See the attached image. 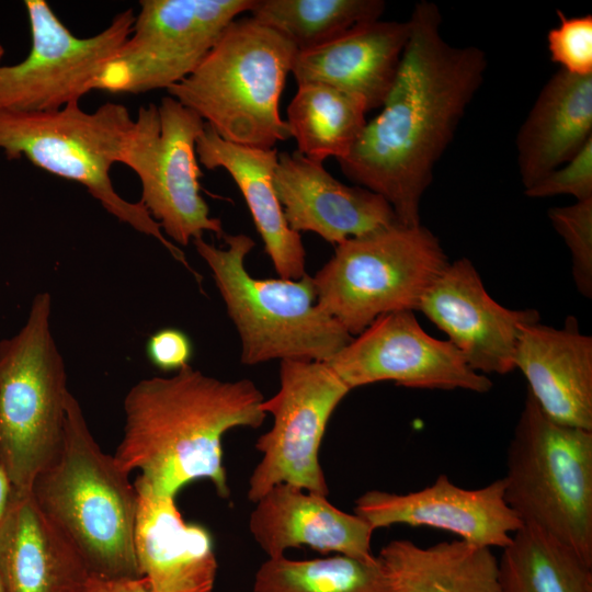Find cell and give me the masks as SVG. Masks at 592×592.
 <instances>
[{
	"label": "cell",
	"mask_w": 592,
	"mask_h": 592,
	"mask_svg": "<svg viewBox=\"0 0 592 592\" xmlns=\"http://www.w3.org/2000/svg\"><path fill=\"white\" fill-rule=\"evenodd\" d=\"M408 22V42L382 111L338 163L351 182L386 200L400 225L418 226L434 167L482 84L487 57L479 47L444 39L433 2H418Z\"/></svg>",
	"instance_id": "obj_1"
},
{
	"label": "cell",
	"mask_w": 592,
	"mask_h": 592,
	"mask_svg": "<svg viewBox=\"0 0 592 592\" xmlns=\"http://www.w3.org/2000/svg\"><path fill=\"white\" fill-rule=\"evenodd\" d=\"M262 392L249 379L220 380L190 364L170 377L144 378L124 401L119 467L153 492L175 497L197 479L230 497L221 439L235 428L258 429L266 418Z\"/></svg>",
	"instance_id": "obj_2"
},
{
	"label": "cell",
	"mask_w": 592,
	"mask_h": 592,
	"mask_svg": "<svg viewBox=\"0 0 592 592\" xmlns=\"http://www.w3.org/2000/svg\"><path fill=\"white\" fill-rule=\"evenodd\" d=\"M31 494L91 573L141 577L135 550L137 489L114 455L98 444L72 394L61 447L34 479Z\"/></svg>",
	"instance_id": "obj_3"
},
{
	"label": "cell",
	"mask_w": 592,
	"mask_h": 592,
	"mask_svg": "<svg viewBox=\"0 0 592 592\" xmlns=\"http://www.w3.org/2000/svg\"><path fill=\"white\" fill-rule=\"evenodd\" d=\"M297 53L252 18L236 19L201 64L166 91L223 139L271 149L292 137L280 101Z\"/></svg>",
	"instance_id": "obj_4"
},
{
	"label": "cell",
	"mask_w": 592,
	"mask_h": 592,
	"mask_svg": "<svg viewBox=\"0 0 592 592\" xmlns=\"http://www.w3.org/2000/svg\"><path fill=\"white\" fill-rule=\"evenodd\" d=\"M133 128L129 110L114 102L93 112L79 103L45 112L0 109V150L8 160L24 157L46 172L83 185L109 214L155 238L200 280L141 203L125 200L112 183L111 169L122 163Z\"/></svg>",
	"instance_id": "obj_5"
},
{
	"label": "cell",
	"mask_w": 592,
	"mask_h": 592,
	"mask_svg": "<svg viewBox=\"0 0 592 592\" xmlns=\"http://www.w3.org/2000/svg\"><path fill=\"white\" fill-rule=\"evenodd\" d=\"M225 248L203 237L192 242L212 271L241 343L240 360L257 365L272 360L328 362L352 335L318 304L312 276L257 278L246 258L255 242L246 234L223 236Z\"/></svg>",
	"instance_id": "obj_6"
},
{
	"label": "cell",
	"mask_w": 592,
	"mask_h": 592,
	"mask_svg": "<svg viewBox=\"0 0 592 592\" xmlns=\"http://www.w3.org/2000/svg\"><path fill=\"white\" fill-rule=\"evenodd\" d=\"M504 500L592 565V431L550 420L527 391L506 454Z\"/></svg>",
	"instance_id": "obj_7"
},
{
	"label": "cell",
	"mask_w": 592,
	"mask_h": 592,
	"mask_svg": "<svg viewBox=\"0 0 592 592\" xmlns=\"http://www.w3.org/2000/svg\"><path fill=\"white\" fill-rule=\"evenodd\" d=\"M52 308V295L37 293L24 325L0 340V467L18 492H31L64 439L71 392Z\"/></svg>",
	"instance_id": "obj_8"
},
{
	"label": "cell",
	"mask_w": 592,
	"mask_h": 592,
	"mask_svg": "<svg viewBox=\"0 0 592 592\" xmlns=\"http://www.w3.org/2000/svg\"><path fill=\"white\" fill-rule=\"evenodd\" d=\"M448 263L430 229L395 224L337 244L312 280L320 307L354 337L383 315L418 310Z\"/></svg>",
	"instance_id": "obj_9"
},
{
	"label": "cell",
	"mask_w": 592,
	"mask_h": 592,
	"mask_svg": "<svg viewBox=\"0 0 592 592\" xmlns=\"http://www.w3.org/2000/svg\"><path fill=\"white\" fill-rule=\"evenodd\" d=\"M205 125L194 111L163 96L159 105L139 107L122 160L140 181L139 202L175 246H187L206 231L225 235L201 194L195 147Z\"/></svg>",
	"instance_id": "obj_10"
},
{
	"label": "cell",
	"mask_w": 592,
	"mask_h": 592,
	"mask_svg": "<svg viewBox=\"0 0 592 592\" xmlns=\"http://www.w3.org/2000/svg\"><path fill=\"white\" fill-rule=\"evenodd\" d=\"M31 47L15 65L0 66V109L45 112L62 109L92 90L129 37L133 9L117 13L101 32L79 37L48 2L24 1Z\"/></svg>",
	"instance_id": "obj_11"
},
{
	"label": "cell",
	"mask_w": 592,
	"mask_h": 592,
	"mask_svg": "<svg viewBox=\"0 0 592 592\" xmlns=\"http://www.w3.org/2000/svg\"><path fill=\"white\" fill-rule=\"evenodd\" d=\"M350 391L326 362L281 361L280 388L261 405L273 425L255 443L262 457L249 478V501L255 503L280 483L328 497L319 448L333 411Z\"/></svg>",
	"instance_id": "obj_12"
},
{
	"label": "cell",
	"mask_w": 592,
	"mask_h": 592,
	"mask_svg": "<svg viewBox=\"0 0 592 592\" xmlns=\"http://www.w3.org/2000/svg\"><path fill=\"white\" fill-rule=\"evenodd\" d=\"M255 0H141L132 33L95 90L146 93L187 77Z\"/></svg>",
	"instance_id": "obj_13"
},
{
	"label": "cell",
	"mask_w": 592,
	"mask_h": 592,
	"mask_svg": "<svg viewBox=\"0 0 592 592\" xmlns=\"http://www.w3.org/2000/svg\"><path fill=\"white\" fill-rule=\"evenodd\" d=\"M326 363L351 390L379 382L478 394L492 388L448 340L428 334L411 310L378 317Z\"/></svg>",
	"instance_id": "obj_14"
},
{
	"label": "cell",
	"mask_w": 592,
	"mask_h": 592,
	"mask_svg": "<svg viewBox=\"0 0 592 592\" xmlns=\"http://www.w3.org/2000/svg\"><path fill=\"white\" fill-rule=\"evenodd\" d=\"M418 310L483 375L512 372L522 328L540 319L535 309H509L496 301L467 258L448 263L422 296Z\"/></svg>",
	"instance_id": "obj_15"
},
{
	"label": "cell",
	"mask_w": 592,
	"mask_h": 592,
	"mask_svg": "<svg viewBox=\"0 0 592 592\" xmlns=\"http://www.w3.org/2000/svg\"><path fill=\"white\" fill-rule=\"evenodd\" d=\"M354 513L374 531L397 524L429 526L489 548H504L522 527L504 500L502 478L465 489L442 474L431 486L405 494L368 490L355 500Z\"/></svg>",
	"instance_id": "obj_16"
},
{
	"label": "cell",
	"mask_w": 592,
	"mask_h": 592,
	"mask_svg": "<svg viewBox=\"0 0 592 592\" xmlns=\"http://www.w3.org/2000/svg\"><path fill=\"white\" fill-rule=\"evenodd\" d=\"M274 186L292 230L333 244L399 224L380 195L342 183L298 151L278 152Z\"/></svg>",
	"instance_id": "obj_17"
},
{
	"label": "cell",
	"mask_w": 592,
	"mask_h": 592,
	"mask_svg": "<svg viewBox=\"0 0 592 592\" xmlns=\"http://www.w3.org/2000/svg\"><path fill=\"white\" fill-rule=\"evenodd\" d=\"M527 391L553 421L592 431V338L569 316L562 328H522L514 357Z\"/></svg>",
	"instance_id": "obj_18"
},
{
	"label": "cell",
	"mask_w": 592,
	"mask_h": 592,
	"mask_svg": "<svg viewBox=\"0 0 592 592\" xmlns=\"http://www.w3.org/2000/svg\"><path fill=\"white\" fill-rule=\"evenodd\" d=\"M134 485L135 550L150 592H213L218 563L208 530L187 523L175 497L158 494L137 478Z\"/></svg>",
	"instance_id": "obj_19"
},
{
	"label": "cell",
	"mask_w": 592,
	"mask_h": 592,
	"mask_svg": "<svg viewBox=\"0 0 592 592\" xmlns=\"http://www.w3.org/2000/svg\"><path fill=\"white\" fill-rule=\"evenodd\" d=\"M254 504L249 531L267 558L300 546L361 560L376 557L371 525L355 513L338 509L325 496L280 483Z\"/></svg>",
	"instance_id": "obj_20"
},
{
	"label": "cell",
	"mask_w": 592,
	"mask_h": 592,
	"mask_svg": "<svg viewBox=\"0 0 592 592\" xmlns=\"http://www.w3.org/2000/svg\"><path fill=\"white\" fill-rule=\"evenodd\" d=\"M409 22L373 21L338 38L298 52L292 75L298 84L318 82L360 98L367 112L382 107L396 79Z\"/></svg>",
	"instance_id": "obj_21"
},
{
	"label": "cell",
	"mask_w": 592,
	"mask_h": 592,
	"mask_svg": "<svg viewBox=\"0 0 592 592\" xmlns=\"http://www.w3.org/2000/svg\"><path fill=\"white\" fill-rule=\"evenodd\" d=\"M91 571L45 516L31 492H12L0 520V577L5 592H77Z\"/></svg>",
	"instance_id": "obj_22"
},
{
	"label": "cell",
	"mask_w": 592,
	"mask_h": 592,
	"mask_svg": "<svg viewBox=\"0 0 592 592\" xmlns=\"http://www.w3.org/2000/svg\"><path fill=\"white\" fill-rule=\"evenodd\" d=\"M195 148L202 166L208 170L223 168L232 178L278 277L297 280L304 276L306 251L301 237L289 228L275 192L277 150L227 141L207 124Z\"/></svg>",
	"instance_id": "obj_23"
},
{
	"label": "cell",
	"mask_w": 592,
	"mask_h": 592,
	"mask_svg": "<svg viewBox=\"0 0 592 592\" xmlns=\"http://www.w3.org/2000/svg\"><path fill=\"white\" fill-rule=\"evenodd\" d=\"M592 139V75L556 72L538 93L515 140L524 190Z\"/></svg>",
	"instance_id": "obj_24"
},
{
	"label": "cell",
	"mask_w": 592,
	"mask_h": 592,
	"mask_svg": "<svg viewBox=\"0 0 592 592\" xmlns=\"http://www.w3.org/2000/svg\"><path fill=\"white\" fill-rule=\"evenodd\" d=\"M390 592H500L491 548L463 539L421 547L394 539L379 551Z\"/></svg>",
	"instance_id": "obj_25"
},
{
	"label": "cell",
	"mask_w": 592,
	"mask_h": 592,
	"mask_svg": "<svg viewBox=\"0 0 592 592\" xmlns=\"http://www.w3.org/2000/svg\"><path fill=\"white\" fill-rule=\"evenodd\" d=\"M367 109L357 96L334 87L307 82L287 107V125L297 150L307 159L322 163L327 158H344L367 123Z\"/></svg>",
	"instance_id": "obj_26"
},
{
	"label": "cell",
	"mask_w": 592,
	"mask_h": 592,
	"mask_svg": "<svg viewBox=\"0 0 592 592\" xmlns=\"http://www.w3.org/2000/svg\"><path fill=\"white\" fill-rule=\"evenodd\" d=\"M502 549L500 592H592V565L536 528L522 526Z\"/></svg>",
	"instance_id": "obj_27"
},
{
	"label": "cell",
	"mask_w": 592,
	"mask_h": 592,
	"mask_svg": "<svg viewBox=\"0 0 592 592\" xmlns=\"http://www.w3.org/2000/svg\"><path fill=\"white\" fill-rule=\"evenodd\" d=\"M385 8L382 0H255L249 12L304 52L379 20Z\"/></svg>",
	"instance_id": "obj_28"
},
{
	"label": "cell",
	"mask_w": 592,
	"mask_h": 592,
	"mask_svg": "<svg viewBox=\"0 0 592 592\" xmlns=\"http://www.w3.org/2000/svg\"><path fill=\"white\" fill-rule=\"evenodd\" d=\"M252 592H390L386 569L376 556L344 555L295 560L267 558L258 569Z\"/></svg>",
	"instance_id": "obj_29"
},
{
	"label": "cell",
	"mask_w": 592,
	"mask_h": 592,
	"mask_svg": "<svg viewBox=\"0 0 592 592\" xmlns=\"http://www.w3.org/2000/svg\"><path fill=\"white\" fill-rule=\"evenodd\" d=\"M547 216L571 255V273L578 292L592 297V198L557 206Z\"/></svg>",
	"instance_id": "obj_30"
},
{
	"label": "cell",
	"mask_w": 592,
	"mask_h": 592,
	"mask_svg": "<svg viewBox=\"0 0 592 592\" xmlns=\"http://www.w3.org/2000/svg\"><path fill=\"white\" fill-rule=\"evenodd\" d=\"M557 16L559 24L547 34L551 61L571 75H592V15L569 18L558 10Z\"/></svg>",
	"instance_id": "obj_31"
},
{
	"label": "cell",
	"mask_w": 592,
	"mask_h": 592,
	"mask_svg": "<svg viewBox=\"0 0 592 592\" xmlns=\"http://www.w3.org/2000/svg\"><path fill=\"white\" fill-rule=\"evenodd\" d=\"M531 198H546L560 194L572 195L577 201L592 198V139L569 161L525 189Z\"/></svg>",
	"instance_id": "obj_32"
},
{
	"label": "cell",
	"mask_w": 592,
	"mask_h": 592,
	"mask_svg": "<svg viewBox=\"0 0 592 592\" xmlns=\"http://www.w3.org/2000/svg\"><path fill=\"white\" fill-rule=\"evenodd\" d=\"M193 346L185 332L175 328L156 331L147 341L146 354L157 368L163 372L179 371L189 365Z\"/></svg>",
	"instance_id": "obj_33"
},
{
	"label": "cell",
	"mask_w": 592,
	"mask_h": 592,
	"mask_svg": "<svg viewBox=\"0 0 592 592\" xmlns=\"http://www.w3.org/2000/svg\"><path fill=\"white\" fill-rule=\"evenodd\" d=\"M77 592H150V590L144 577L109 578L91 573Z\"/></svg>",
	"instance_id": "obj_34"
},
{
	"label": "cell",
	"mask_w": 592,
	"mask_h": 592,
	"mask_svg": "<svg viewBox=\"0 0 592 592\" xmlns=\"http://www.w3.org/2000/svg\"><path fill=\"white\" fill-rule=\"evenodd\" d=\"M12 492V485L4 470L0 467V520L7 510Z\"/></svg>",
	"instance_id": "obj_35"
},
{
	"label": "cell",
	"mask_w": 592,
	"mask_h": 592,
	"mask_svg": "<svg viewBox=\"0 0 592 592\" xmlns=\"http://www.w3.org/2000/svg\"><path fill=\"white\" fill-rule=\"evenodd\" d=\"M3 55H4V48H3V46L0 44V61H1L2 57H3Z\"/></svg>",
	"instance_id": "obj_36"
},
{
	"label": "cell",
	"mask_w": 592,
	"mask_h": 592,
	"mask_svg": "<svg viewBox=\"0 0 592 592\" xmlns=\"http://www.w3.org/2000/svg\"><path fill=\"white\" fill-rule=\"evenodd\" d=\"M0 592H5V589H4L3 582L1 580V577H0Z\"/></svg>",
	"instance_id": "obj_37"
}]
</instances>
